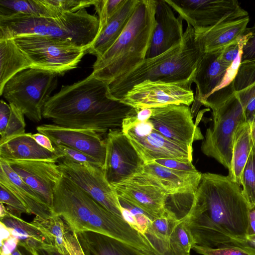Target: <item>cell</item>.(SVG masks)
Segmentation results:
<instances>
[{
	"mask_svg": "<svg viewBox=\"0 0 255 255\" xmlns=\"http://www.w3.org/2000/svg\"><path fill=\"white\" fill-rule=\"evenodd\" d=\"M242 190L228 176L202 173L194 195L176 214L190 230L195 245L239 246L246 242L250 207Z\"/></svg>",
	"mask_w": 255,
	"mask_h": 255,
	"instance_id": "obj_1",
	"label": "cell"
},
{
	"mask_svg": "<svg viewBox=\"0 0 255 255\" xmlns=\"http://www.w3.org/2000/svg\"><path fill=\"white\" fill-rule=\"evenodd\" d=\"M135 114L134 108L112 98L108 84L91 73L82 80L62 86L46 103L42 116L58 126L102 134L121 129L124 119Z\"/></svg>",
	"mask_w": 255,
	"mask_h": 255,
	"instance_id": "obj_2",
	"label": "cell"
},
{
	"mask_svg": "<svg viewBox=\"0 0 255 255\" xmlns=\"http://www.w3.org/2000/svg\"><path fill=\"white\" fill-rule=\"evenodd\" d=\"M52 210L71 232L99 233L147 255H155L156 251L145 236L107 210L63 174L54 189Z\"/></svg>",
	"mask_w": 255,
	"mask_h": 255,
	"instance_id": "obj_3",
	"label": "cell"
},
{
	"mask_svg": "<svg viewBox=\"0 0 255 255\" xmlns=\"http://www.w3.org/2000/svg\"><path fill=\"white\" fill-rule=\"evenodd\" d=\"M157 0H139L125 28L94 62L92 74L109 84L146 58L156 25Z\"/></svg>",
	"mask_w": 255,
	"mask_h": 255,
	"instance_id": "obj_4",
	"label": "cell"
},
{
	"mask_svg": "<svg viewBox=\"0 0 255 255\" xmlns=\"http://www.w3.org/2000/svg\"><path fill=\"white\" fill-rule=\"evenodd\" d=\"M203 53L195 41L194 29L187 24L181 42L157 56L146 58L108 84L111 97L120 101L134 86L146 80L176 82L195 75Z\"/></svg>",
	"mask_w": 255,
	"mask_h": 255,
	"instance_id": "obj_5",
	"label": "cell"
},
{
	"mask_svg": "<svg viewBox=\"0 0 255 255\" xmlns=\"http://www.w3.org/2000/svg\"><path fill=\"white\" fill-rule=\"evenodd\" d=\"M99 29L98 18L85 8L56 17L0 15V39L35 34L66 40L88 50Z\"/></svg>",
	"mask_w": 255,
	"mask_h": 255,
	"instance_id": "obj_6",
	"label": "cell"
},
{
	"mask_svg": "<svg viewBox=\"0 0 255 255\" xmlns=\"http://www.w3.org/2000/svg\"><path fill=\"white\" fill-rule=\"evenodd\" d=\"M201 105L212 111L213 123L201 143L202 152L230 169L234 136L246 121L245 109L228 85L211 94Z\"/></svg>",
	"mask_w": 255,
	"mask_h": 255,
	"instance_id": "obj_7",
	"label": "cell"
},
{
	"mask_svg": "<svg viewBox=\"0 0 255 255\" xmlns=\"http://www.w3.org/2000/svg\"><path fill=\"white\" fill-rule=\"evenodd\" d=\"M54 72L30 67L10 78L0 91V96L34 123L43 118L44 106L58 85Z\"/></svg>",
	"mask_w": 255,
	"mask_h": 255,
	"instance_id": "obj_8",
	"label": "cell"
},
{
	"mask_svg": "<svg viewBox=\"0 0 255 255\" xmlns=\"http://www.w3.org/2000/svg\"><path fill=\"white\" fill-rule=\"evenodd\" d=\"M36 68L63 75L77 68L87 49L66 40L35 34L13 38Z\"/></svg>",
	"mask_w": 255,
	"mask_h": 255,
	"instance_id": "obj_9",
	"label": "cell"
},
{
	"mask_svg": "<svg viewBox=\"0 0 255 255\" xmlns=\"http://www.w3.org/2000/svg\"><path fill=\"white\" fill-rule=\"evenodd\" d=\"M148 119L140 121L133 115L124 119L121 128L144 164L162 158L192 161V147L168 140L154 129Z\"/></svg>",
	"mask_w": 255,
	"mask_h": 255,
	"instance_id": "obj_10",
	"label": "cell"
},
{
	"mask_svg": "<svg viewBox=\"0 0 255 255\" xmlns=\"http://www.w3.org/2000/svg\"><path fill=\"white\" fill-rule=\"evenodd\" d=\"M194 77L176 82L146 80L134 86L120 101L134 109L168 105L189 107L194 101L191 88Z\"/></svg>",
	"mask_w": 255,
	"mask_h": 255,
	"instance_id": "obj_11",
	"label": "cell"
},
{
	"mask_svg": "<svg viewBox=\"0 0 255 255\" xmlns=\"http://www.w3.org/2000/svg\"><path fill=\"white\" fill-rule=\"evenodd\" d=\"M193 28L212 26L249 16L236 0H165Z\"/></svg>",
	"mask_w": 255,
	"mask_h": 255,
	"instance_id": "obj_12",
	"label": "cell"
},
{
	"mask_svg": "<svg viewBox=\"0 0 255 255\" xmlns=\"http://www.w3.org/2000/svg\"><path fill=\"white\" fill-rule=\"evenodd\" d=\"M57 163L63 175L107 210L123 218L117 192L105 178L102 168L64 158Z\"/></svg>",
	"mask_w": 255,
	"mask_h": 255,
	"instance_id": "obj_13",
	"label": "cell"
},
{
	"mask_svg": "<svg viewBox=\"0 0 255 255\" xmlns=\"http://www.w3.org/2000/svg\"><path fill=\"white\" fill-rule=\"evenodd\" d=\"M105 140L103 170L113 187L143 171L144 162L122 129H110Z\"/></svg>",
	"mask_w": 255,
	"mask_h": 255,
	"instance_id": "obj_14",
	"label": "cell"
},
{
	"mask_svg": "<svg viewBox=\"0 0 255 255\" xmlns=\"http://www.w3.org/2000/svg\"><path fill=\"white\" fill-rule=\"evenodd\" d=\"M149 118L154 129L170 141L192 147L195 140L203 139L199 128L193 121L189 106L168 105L151 108Z\"/></svg>",
	"mask_w": 255,
	"mask_h": 255,
	"instance_id": "obj_15",
	"label": "cell"
},
{
	"mask_svg": "<svg viewBox=\"0 0 255 255\" xmlns=\"http://www.w3.org/2000/svg\"><path fill=\"white\" fill-rule=\"evenodd\" d=\"M118 196L135 205L153 219L166 215L167 194L150 175L142 172L113 186Z\"/></svg>",
	"mask_w": 255,
	"mask_h": 255,
	"instance_id": "obj_16",
	"label": "cell"
},
{
	"mask_svg": "<svg viewBox=\"0 0 255 255\" xmlns=\"http://www.w3.org/2000/svg\"><path fill=\"white\" fill-rule=\"evenodd\" d=\"M39 133L45 135L54 145L68 147L92 157L104 166L106 144L101 134L95 131L72 128L54 124L36 127Z\"/></svg>",
	"mask_w": 255,
	"mask_h": 255,
	"instance_id": "obj_17",
	"label": "cell"
},
{
	"mask_svg": "<svg viewBox=\"0 0 255 255\" xmlns=\"http://www.w3.org/2000/svg\"><path fill=\"white\" fill-rule=\"evenodd\" d=\"M6 162L52 210L54 189L63 176L57 162L27 160Z\"/></svg>",
	"mask_w": 255,
	"mask_h": 255,
	"instance_id": "obj_18",
	"label": "cell"
},
{
	"mask_svg": "<svg viewBox=\"0 0 255 255\" xmlns=\"http://www.w3.org/2000/svg\"><path fill=\"white\" fill-rule=\"evenodd\" d=\"M156 25L146 58L163 53L179 43L183 36V18L176 17L165 0H157Z\"/></svg>",
	"mask_w": 255,
	"mask_h": 255,
	"instance_id": "obj_19",
	"label": "cell"
},
{
	"mask_svg": "<svg viewBox=\"0 0 255 255\" xmlns=\"http://www.w3.org/2000/svg\"><path fill=\"white\" fill-rule=\"evenodd\" d=\"M219 52L203 53L198 63L193 81L196 93L191 109L192 115L211 94L225 86L230 67L220 61Z\"/></svg>",
	"mask_w": 255,
	"mask_h": 255,
	"instance_id": "obj_20",
	"label": "cell"
},
{
	"mask_svg": "<svg viewBox=\"0 0 255 255\" xmlns=\"http://www.w3.org/2000/svg\"><path fill=\"white\" fill-rule=\"evenodd\" d=\"M249 16L194 28L195 41L203 53L217 52L237 40L247 28Z\"/></svg>",
	"mask_w": 255,
	"mask_h": 255,
	"instance_id": "obj_21",
	"label": "cell"
},
{
	"mask_svg": "<svg viewBox=\"0 0 255 255\" xmlns=\"http://www.w3.org/2000/svg\"><path fill=\"white\" fill-rule=\"evenodd\" d=\"M0 184L21 201L30 214L42 218H48L54 214L42 198L11 168L8 163L2 160H0Z\"/></svg>",
	"mask_w": 255,
	"mask_h": 255,
	"instance_id": "obj_22",
	"label": "cell"
},
{
	"mask_svg": "<svg viewBox=\"0 0 255 255\" xmlns=\"http://www.w3.org/2000/svg\"><path fill=\"white\" fill-rule=\"evenodd\" d=\"M143 172L155 179L167 195L196 192L202 175L199 171H177L154 162L144 164Z\"/></svg>",
	"mask_w": 255,
	"mask_h": 255,
	"instance_id": "obj_23",
	"label": "cell"
},
{
	"mask_svg": "<svg viewBox=\"0 0 255 255\" xmlns=\"http://www.w3.org/2000/svg\"><path fill=\"white\" fill-rule=\"evenodd\" d=\"M25 133L0 145V160L44 161L57 162L62 156L57 152L50 151L38 144Z\"/></svg>",
	"mask_w": 255,
	"mask_h": 255,
	"instance_id": "obj_24",
	"label": "cell"
},
{
	"mask_svg": "<svg viewBox=\"0 0 255 255\" xmlns=\"http://www.w3.org/2000/svg\"><path fill=\"white\" fill-rule=\"evenodd\" d=\"M139 0H125L116 13L99 33L87 52L101 57L116 41L125 28Z\"/></svg>",
	"mask_w": 255,
	"mask_h": 255,
	"instance_id": "obj_25",
	"label": "cell"
},
{
	"mask_svg": "<svg viewBox=\"0 0 255 255\" xmlns=\"http://www.w3.org/2000/svg\"><path fill=\"white\" fill-rule=\"evenodd\" d=\"M0 219V222L9 230L11 236L18 240V246L27 251L56 249L51 241L31 223L24 221L8 211Z\"/></svg>",
	"mask_w": 255,
	"mask_h": 255,
	"instance_id": "obj_26",
	"label": "cell"
},
{
	"mask_svg": "<svg viewBox=\"0 0 255 255\" xmlns=\"http://www.w3.org/2000/svg\"><path fill=\"white\" fill-rule=\"evenodd\" d=\"M76 234L85 255H147L128 244L99 233Z\"/></svg>",
	"mask_w": 255,
	"mask_h": 255,
	"instance_id": "obj_27",
	"label": "cell"
},
{
	"mask_svg": "<svg viewBox=\"0 0 255 255\" xmlns=\"http://www.w3.org/2000/svg\"><path fill=\"white\" fill-rule=\"evenodd\" d=\"M229 85L244 108L246 121L250 122L255 111V63H241Z\"/></svg>",
	"mask_w": 255,
	"mask_h": 255,
	"instance_id": "obj_28",
	"label": "cell"
},
{
	"mask_svg": "<svg viewBox=\"0 0 255 255\" xmlns=\"http://www.w3.org/2000/svg\"><path fill=\"white\" fill-rule=\"evenodd\" d=\"M32 65L13 38L0 39V91L12 76Z\"/></svg>",
	"mask_w": 255,
	"mask_h": 255,
	"instance_id": "obj_29",
	"label": "cell"
},
{
	"mask_svg": "<svg viewBox=\"0 0 255 255\" xmlns=\"http://www.w3.org/2000/svg\"><path fill=\"white\" fill-rule=\"evenodd\" d=\"M253 146L250 124L245 121L238 127L233 139L232 158L228 176L241 186V177Z\"/></svg>",
	"mask_w": 255,
	"mask_h": 255,
	"instance_id": "obj_30",
	"label": "cell"
},
{
	"mask_svg": "<svg viewBox=\"0 0 255 255\" xmlns=\"http://www.w3.org/2000/svg\"><path fill=\"white\" fill-rule=\"evenodd\" d=\"M15 14L56 17L62 14L55 9L47 0H0V15Z\"/></svg>",
	"mask_w": 255,
	"mask_h": 255,
	"instance_id": "obj_31",
	"label": "cell"
},
{
	"mask_svg": "<svg viewBox=\"0 0 255 255\" xmlns=\"http://www.w3.org/2000/svg\"><path fill=\"white\" fill-rule=\"evenodd\" d=\"M31 223L51 241L58 252L68 254L65 237L70 230L61 217L55 214L48 218L35 216Z\"/></svg>",
	"mask_w": 255,
	"mask_h": 255,
	"instance_id": "obj_32",
	"label": "cell"
},
{
	"mask_svg": "<svg viewBox=\"0 0 255 255\" xmlns=\"http://www.w3.org/2000/svg\"><path fill=\"white\" fill-rule=\"evenodd\" d=\"M180 221L173 214L166 211V215L151 221L145 236L154 249L164 245L168 242L175 228Z\"/></svg>",
	"mask_w": 255,
	"mask_h": 255,
	"instance_id": "obj_33",
	"label": "cell"
},
{
	"mask_svg": "<svg viewBox=\"0 0 255 255\" xmlns=\"http://www.w3.org/2000/svg\"><path fill=\"white\" fill-rule=\"evenodd\" d=\"M118 197L123 218L132 228L145 236L147 230L154 219L129 201L119 196Z\"/></svg>",
	"mask_w": 255,
	"mask_h": 255,
	"instance_id": "obj_34",
	"label": "cell"
},
{
	"mask_svg": "<svg viewBox=\"0 0 255 255\" xmlns=\"http://www.w3.org/2000/svg\"><path fill=\"white\" fill-rule=\"evenodd\" d=\"M242 194L250 209L255 206V147L254 146L242 173Z\"/></svg>",
	"mask_w": 255,
	"mask_h": 255,
	"instance_id": "obj_35",
	"label": "cell"
},
{
	"mask_svg": "<svg viewBox=\"0 0 255 255\" xmlns=\"http://www.w3.org/2000/svg\"><path fill=\"white\" fill-rule=\"evenodd\" d=\"M9 105L11 110L10 116L5 131L0 136V145L25 133L26 124L24 114L13 104Z\"/></svg>",
	"mask_w": 255,
	"mask_h": 255,
	"instance_id": "obj_36",
	"label": "cell"
},
{
	"mask_svg": "<svg viewBox=\"0 0 255 255\" xmlns=\"http://www.w3.org/2000/svg\"><path fill=\"white\" fill-rule=\"evenodd\" d=\"M124 0H94L93 5L98 15L99 33L106 26L110 20L118 11Z\"/></svg>",
	"mask_w": 255,
	"mask_h": 255,
	"instance_id": "obj_37",
	"label": "cell"
},
{
	"mask_svg": "<svg viewBox=\"0 0 255 255\" xmlns=\"http://www.w3.org/2000/svg\"><path fill=\"white\" fill-rule=\"evenodd\" d=\"M192 249L203 255H255L244 248L232 245H222L216 248L194 245Z\"/></svg>",
	"mask_w": 255,
	"mask_h": 255,
	"instance_id": "obj_38",
	"label": "cell"
},
{
	"mask_svg": "<svg viewBox=\"0 0 255 255\" xmlns=\"http://www.w3.org/2000/svg\"><path fill=\"white\" fill-rule=\"evenodd\" d=\"M247 38L246 31L237 40L219 52L220 61L229 67L238 59H241L242 48Z\"/></svg>",
	"mask_w": 255,
	"mask_h": 255,
	"instance_id": "obj_39",
	"label": "cell"
},
{
	"mask_svg": "<svg viewBox=\"0 0 255 255\" xmlns=\"http://www.w3.org/2000/svg\"><path fill=\"white\" fill-rule=\"evenodd\" d=\"M0 202L6 205L11 214L20 217L23 213L30 214L27 207L5 187L0 184Z\"/></svg>",
	"mask_w": 255,
	"mask_h": 255,
	"instance_id": "obj_40",
	"label": "cell"
},
{
	"mask_svg": "<svg viewBox=\"0 0 255 255\" xmlns=\"http://www.w3.org/2000/svg\"><path fill=\"white\" fill-rule=\"evenodd\" d=\"M55 151L62 156V158L78 163H89L102 168L103 166L92 157L79 150L60 145L53 144Z\"/></svg>",
	"mask_w": 255,
	"mask_h": 255,
	"instance_id": "obj_41",
	"label": "cell"
},
{
	"mask_svg": "<svg viewBox=\"0 0 255 255\" xmlns=\"http://www.w3.org/2000/svg\"><path fill=\"white\" fill-rule=\"evenodd\" d=\"M60 13L75 12L93 5L94 0H47Z\"/></svg>",
	"mask_w": 255,
	"mask_h": 255,
	"instance_id": "obj_42",
	"label": "cell"
},
{
	"mask_svg": "<svg viewBox=\"0 0 255 255\" xmlns=\"http://www.w3.org/2000/svg\"><path fill=\"white\" fill-rule=\"evenodd\" d=\"M247 38L242 48L241 63H255V24L247 28Z\"/></svg>",
	"mask_w": 255,
	"mask_h": 255,
	"instance_id": "obj_43",
	"label": "cell"
},
{
	"mask_svg": "<svg viewBox=\"0 0 255 255\" xmlns=\"http://www.w3.org/2000/svg\"><path fill=\"white\" fill-rule=\"evenodd\" d=\"M152 162L166 168L177 171L184 172L198 171L192 164V161L185 162L173 159L162 158L155 159Z\"/></svg>",
	"mask_w": 255,
	"mask_h": 255,
	"instance_id": "obj_44",
	"label": "cell"
},
{
	"mask_svg": "<svg viewBox=\"0 0 255 255\" xmlns=\"http://www.w3.org/2000/svg\"><path fill=\"white\" fill-rule=\"evenodd\" d=\"M65 243L70 255H85L75 232L69 231L66 234Z\"/></svg>",
	"mask_w": 255,
	"mask_h": 255,
	"instance_id": "obj_45",
	"label": "cell"
},
{
	"mask_svg": "<svg viewBox=\"0 0 255 255\" xmlns=\"http://www.w3.org/2000/svg\"><path fill=\"white\" fill-rule=\"evenodd\" d=\"M10 107L3 100L0 102V135L4 133L10 116Z\"/></svg>",
	"mask_w": 255,
	"mask_h": 255,
	"instance_id": "obj_46",
	"label": "cell"
},
{
	"mask_svg": "<svg viewBox=\"0 0 255 255\" xmlns=\"http://www.w3.org/2000/svg\"><path fill=\"white\" fill-rule=\"evenodd\" d=\"M18 240L13 236L0 241V255H10L18 246Z\"/></svg>",
	"mask_w": 255,
	"mask_h": 255,
	"instance_id": "obj_47",
	"label": "cell"
},
{
	"mask_svg": "<svg viewBox=\"0 0 255 255\" xmlns=\"http://www.w3.org/2000/svg\"><path fill=\"white\" fill-rule=\"evenodd\" d=\"M31 136L35 141L43 148L52 152H55V149L53 143L49 137L40 133L31 134Z\"/></svg>",
	"mask_w": 255,
	"mask_h": 255,
	"instance_id": "obj_48",
	"label": "cell"
},
{
	"mask_svg": "<svg viewBox=\"0 0 255 255\" xmlns=\"http://www.w3.org/2000/svg\"><path fill=\"white\" fill-rule=\"evenodd\" d=\"M255 235V206L250 209L248 236Z\"/></svg>",
	"mask_w": 255,
	"mask_h": 255,
	"instance_id": "obj_49",
	"label": "cell"
},
{
	"mask_svg": "<svg viewBox=\"0 0 255 255\" xmlns=\"http://www.w3.org/2000/svg\"><path fill=\"white\" fill-rule=\"evenodd\" d=\"M238 247L244 248L255 254V235L248 236L246 242Z\"/></svg>",
	"mask_w": 255,
	"mask_h": 255,
	"instance_id": "obj_50",
	"label": "cell"
},
{
	"mask_svg": "<svg viewBox=\"0 0 255 255\" xmlns=\"http://www.w3.org/2000/svg\"><path fill=\"white\" fill-rule=\"evenodd\" d=\"M11 236L9 230L0 222V241L7 239Z\"/></svg>",
	"mask_w": 255,
	"mask_h": 255,
	"instance_id": "obj_51",
	"label": "cell"
},
{
	"mask_svg": "<svg viewBox=\"0 0 255 255\" xmlns=\"http://www.w3.org/2000/svg\"><path fill=\"white\" fill-rule=\"evenodd\" d=\"M251 128V133L254 146L255 147V111L251 120L249 122Z\"/></svg>",
	"mask_w": 255,
	"mask_h": 255,
	"instance_id": "obj_52",
	"label": "cell"
},
{
	"mask_svg": "<svg viewBox=\"0 0 255 255\" xmlns=\"http://www.w3.org/2000/svg\"><path fill=\"white\" fill-rule=\"evenodd\" d=\"M41 255H70L68 254L63 255L58 252L56 249L51 250H43L38 252Z\"/></svg>",
	"mask_w": 255,
	"mask_h": 255,
	"instance_id": "obj_53",
	"label": "cell"
},
{
	"mask_svg": "<svg viewBox=\"0 0 255 255\" xmlns=\"http://www.w3.org/2000/svg\"><path fill=\"white\" fill-rule=\"evenodd\" d=\"M22 247L18 246L10 255H26L24 252L22 251ZM29 255H31L29 253Z\"/></svg>",
	"mask_w": 255,
	"mask_h": 255,
	"instance_id": "obj_54",
	"label": "cell"
},
{
	"mask_svg": "<svg viewBox=\"0 0 255 255\" xmlns=\"http://www.w3.org/2000/svg\"><path fill=\"white\" fill-rule=\"evenodd\" d=\"M8 212V211L4 204L0 203V219L4 217Z\"/></svg>",
	"mask_w": 255,
	"mask_h": 255,
	"instance_id": "obj_55",
	"label": "cell"
},
{
	"mask_svg": "<svg viewBox=\"0 0 255 255\" xmlns=\"http://www.w3.org/2000/svg\"><path fill=\"white\" fill-rule=\"evenodd\" d=\"M31 255H41L38 252L35 251H31L28 252Z\"/></svg>",
	"mask_w": 255,
	"mask_h": 255,
	"instance_id": "obj_56",
	"label": "cell"
}]
</instances>
